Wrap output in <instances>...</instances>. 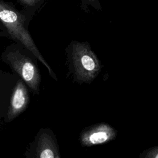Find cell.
I'll return each instance as SVG.
<instances>
[{
  "mask_svg": "<svg viewBox=\"0 0 158 158\" xmlns=\"http://www.w3.org/2000/svg\"><path fill=\"white\" fill-rule=\"evenodd\" d=\"M4 56L5 60L20 76L25 84L31 90L38 93L41 77L38 68L33 61L16 49L7 51Z\"/></svg>",
  "mask_w": 158,
  "mask_h": 158,
  "instance_id": "obj_3",
  "label": "cell"
},
{
  "mask_svg": "<svg viewBox=\"0 0 158 158\" xmlns=\"http://www.w3.org/2000/svg\"><path fill=\"white\" fill-rule=\"evenodd\" d=\"M28 101L29 96L26 85L22 80H19L12 93L7 114V120L12 121L23 112Z\"/></svg>",
  "mask_w": 158,
  "mask_h": 158,
  "instance_id": "obj_5",
  "label": "cell"
},
{
  "mask_svg": "<svg viewBox=\"0 0 158 158\" xmlns=\"http://www.w3.org/2000/svg\"><path fill=\"white\" fill-rule=\"evenodd\" d=\"M36 155L40 158H59L60 154L53 136L43 133L40 136L37 144Z\"/></svg>",
  "mask_w": 158,
  "mask_h": 158,
  "instance_id": "obj_6",
  "label": "cell"
},
{
  "mask_svg": "<svg viewBox=\"0 0 158 158\" xmlns=\"http://www.w3.org/2000/svg\"><path fill=\"white\" fill-rule=\"evenodd\" d=\"M22 3L28 5V6H33L35 5L39 0H19Z\"/></svg>",
  "mask_w": 158,
  "mask_h": 158,
  "instance_id": "obj_8",
  "label": "cell"
},
{
  "mask_svg": "<svg viewBox=\"0 0 158 158\" xmlns=\"http://www.w3.org/2000/svg\"><path fill=\"white\" fill-rule=\"evenodd\" d=\"M117 130L107 123H98L84 128L79 140L83 146L90 147L107 143L115 138Z\"/></svg>",
  "mask_w": 158,
  "mask_h": 158,
  "instance_id": "obj_4",
  "label": "cell"
},
{
  "mask_svg": "<svg viewBox=\"0 0 158 158\" xmlns=\"http://www.w3.org/2000/svg\"><path fill=\"white\" fill-rule=\"evenodd\" d=\"M81 1L82 4L81 7L85 10H86L88 5L93 6L94 9L97 10L101 9V6L98 0H81Z\"/></svg>",
  "mask_w": 158,
  "mask_h": 158,
  "instance_id": "obj_7",
  "label": "cell"
},
{
  "mask_svg": "<svg viewBox=\"0 0 158 158\" xmlns=\"http://www.w3.org/2000/svg\"><path fill=\"white\" fill-rule=\"evenodd\" d=\"M69 60L74 79L79 83H91L102 68L88 42L72 41L69 49Z\"/></svg>",
  "mask_w": 158,
  "mask_h": 158,
  "instance_id": "obj_1",
  "label": "cell"
},
{
  "mask_svg": "<svg viewBox=\"0 0 158 158\" xmlns=\"http://www.w3.org/2000/svg\"><path fill=\"white\" fill-rule=\"evenodd\" d=\"M0 21L11 36L23 44L48 69L49 74L57 80L50 66L42 56L30 33L25 28L23 16L12 6L2 1H0Z\"/></svg>",
  "mask_w": 158,
  "mask_h": 158,
  "instance_id": "obj_2",
  "label": "cell"
}]
</instances>
